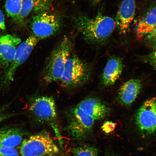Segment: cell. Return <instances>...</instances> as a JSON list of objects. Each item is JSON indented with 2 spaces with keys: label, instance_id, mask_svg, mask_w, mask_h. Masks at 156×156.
<instances>
[{
  "label": "cell",
  "instance_id": "30bf717a",
  "mask_svg": "<svg viewBox=\"0 0 156 156\" xmlns=\"http://www.w3.org/2000/svg\"><path fill=\"white\" fill-rule=\"evenodd\" d=\"M21 39L10 34L0 37V64L5 71L14 58Z\"/></svg>",
  "mask_w": 156,
  "mask_h": 156
},
{
  "label": "cell",
  "instance_id": "4fadbf2b",
  "mask_svg": "<svg viewBox=\"0 0 156 156\" xmlns=\"http://www.w3.org/2000/svg\"><path fill=\"white\" fill-rule=\"evenodd\" d=\"M142 87V84L140 80L131 79L126 82L119 90V102L124 106H130L136 100Z\"/></svg>",
  "mask_w": 156,
  "mask_h": 156
},
{
  "label": "cell",
  "instance_id": "ffe728a7",
  "mask_svg": "<svg viewBox=\"0 0 156 156\" xmlns=\"http://www.w3.org/2000/svg\"><path fill=\"white\" fill-rule=\"evenodd\" d=\"M142 38L147 44L153 47H156V25L151 32Z\"/></svg>",
  "mask_w": 156,
  "mask_h": 156
},
{
  "label": "cell",
  "instance_id": "484cf974",
  "mask_svg": "<svg viewBox=\"0 0 156 156\" xmlns=\"http://www.w3.org/2000/svg\"><path fill=\"white\" fill-rule=\"evenodd\" d=\"M102 0H91V2L93 5H96L100 3Z\"/></svg>",
  "mask_w": 156,
  "mask_h": 156
},
{
  "label": "cell",
  "instance_id": "d4e9b609",
  "mask_svg": "<svg viewBox=\"0 0 156 156\" xmlns=\"http://www.w3.org/2000/svg\"><path fill=\"white\" fill-rule=\"evenodd\" d=\"M14 115L15 114H6L0 111V123L6 119L9 118Z\"/></svg>",
  "mask_w": 156,
  "mask_h": 156
},
{
  "label": "cell",
  "instance_id": "5b68a950",
  "mask_svg": "<svg viewBox=\"0 0 156 156\" xmlns=\"http://www.w3.org/2000/svg\"><path fill=\"white\" fill-rule=\"evenodd\" d=\"M66 130L73 140H84L92 133L95 120L81 109L76 106L71 108L66 113Z\"/></svg>",
  "mask_w": 156,
  "mask_h": 156
},
{
  "label": "cell",
  "instance_id": "2e32d148",
  "mask_svg": "<svg viewBox=\"0 0 156 156\" xmlns=\"http://www.w3.org/2000/svg\"><path fill=\"white\" fill-rule=\"evenodd\" d=\"M123 65L121 58H112L108 60L102 75L103 85L110 87L115 83L122 73Z\"/></svg>",
  "mask_w": 156,
  "mask_h": 156
},
{
  "label": "cell",
  "instance_id": "cb8c5ba5",
  "mask_svg": "<svg viewBox=\"0 0 156 156\" xmlns=\"http://www.w3.org/2000/svg\"><path fill=\"white\" fill-rule=\"evenodd\" d=\"M0 30H5L4 15L0 9Z\"/></svg>",
  "mask_w": 156,
  "mask_h": 156
},
{
  "label": "cell",
  "instance_id": "52a82bcc",
  "mask_svg": "<svg viewBox=\"0 0 156 156\" xmlns=\"http://www.w3.org/2000/svg\"><path fill=\"white\" fill-rule=\"evenodd\" d=\"M40 41L34 35H32L29 37L25 41L19 44L12 62L5 71L3 75V83L5 87L9 86L11 82L13 80L17 70L28 59Z\"/></svg>",
  "mask_w": 156,
  "mask_h": 156
},
{
  "label": "cell",
  "instance_id": "d6986e66",
  "mask_svg": "<svg viewBox=\"0 0 156 156\" xmlns=\"http://www.w3.org/2000/svg\"><path fill=\"white\" fill-rule=\"evenodd\" d=\"M72 153L75 156H97L98 150L93 146L83 145L73 148Z\"/></svg>",
  "mask_w": 156,
  "mask_h": 156
},
{
  "label": "cell",
  "instance_id": "3957f363",
  "mask_svg": "<svg viewBox=\"0 0 156 156\" xmlns=\"http://www.w3.org/2000/svg\"><path fill=\"white\" fill-rule=\"evenodd\" d=\"M91 74L90 65L80 58L73 51L68 56L63 75L59 81L64 88L75 89L89 81Z\"/></svg>",
  "mask_w": 156,
  "mask_h": 156
},
{
  "label": "cell",
  "instance_id": "ac0fdd59",
  "mask_svg": "<svg viewBox=\"0 0 156 156\" xmlns=\"http://www.w3.org/2000/svg\"><path fill=\"white\" fill-rule=\"evenodd\" d=\"M23 0H6L5 7L8 17L18 22Z\"/></svg>",
  "mask_w": 156,
  "mask_h": 156
},
{
  "label": "cell",
  "instance_id": "6da1fadb",
  "mask_svg": "<svg viewBox=\"0 0 156 156\" xmlns=\"http://www.w3.org/2000/svg\"><path fill=\"white\" fill-rule=\"evenodd\" d=\"M75 26L82 34L84 39L92 44L102 43L108 39L116 27L112 17L99 12L95 17L80 15L75 19Z\"/></svg>",
  "mask_w": 156,
  "mask_h": 156
},
{
  "label": "cell",
  "instance_id": "8fae6325",
  "mask_svg": "<svg viewBox=\"0 0 156 156\" xmlns=\"http://www.w3.org/2000/svg\"><path fill=\"white\" fill-rule=\"evenodd\" d=\"M136 0H123L117 13L116 27L121 34H125L129 30L135 17Z\"/></svg>",
  "mask_w": 156,
  "mask_h": 156
},
{
  "label": "cell",
  "instance_id": "7c38bea8",
  "mask_svg": "<svg viewBox=\"0 0 156 156\" xmlns=\"http://www.w3.org/2000/svg\"><path fill=\"white\" fill-rule=\"evenodd\" d=\"M92 117L95 120H102L108 115L109 109L100 99L89 97L84 99L76 106Z\"/></svg>",
  "mask_w": 156,
  "mask_h": 156
},
{
  "label": "cell",
  "instance_id": "277c9868",
  "mask_svg": "<svg viewBox=\"0 0 156 156\" xmlns=\"http://www.w3.org/2000/svg\"><path fill=\"white\" fill-rule=\"evenodd\" d=\"M59 152L50 134L46 132L24 139L20 149L21 156H54Z\"/></svg>",
  "mask_w": 156,
  "mask_h": 156
},
{
  "label": "cell",
  "instance_id": "e0dca14e",
  "mask_svg": "<svg viewBox=\"0 0 156 156\" xmlns=\"http://www.w3.org/2000/svg\"><path fill=\"white\" fill-rule=\"evenodd\" d=\"M50 0H23L18 22H23L32 11H46L50 5Z\"/></svg>",
  "mask_w": 156,
  "mask_h": 156
},
{
  "label": "cell",
  "instance_id": "44dd1931",
  "mask_svg": "<svg viewBox=\"0 0 156 156\" xmlns=\"http://www.w3.org/2000/svg\"><path fill=\"white\" fill-rule=\"evenodd\" d=\"M0 156H19V154L15 148L0 146Z\"/></svg>",
  "mask_w": 156,
  "mask_h": 156
},
{
  "label": "cell",
  "instance_id": "ba28073f",
  "mask_svg": "<svg viewBox=\"0 0 156 156\" xmlns=\"http://www.w3.org/2000/svg\"><path fill=\"white\" fill-rule=\"evenodd\" d=\"M60 25L57 16L44 11L33 17L31 28L34 36L41 40L55 34Z\"/></svg>",
  "mask_w": 156,
  "mask_h": 156
},
{
  "label": "cell",
  "instance_id": "7402d4cb",
  "mask_svg": "<svg viewBox=\"0 0 156 156\" xmlns=\"http://www.w3.org/2000/svg\"><path fill=\"white\" fill-rule=\"evenodd\" d=\"M116 125V124L112 122L107 121L103 123L101 128L105 133H110L114 131Z\"/></svg>",
  "mask_w": 156,
  "mask_h": 156
},
{
  "label": "cell",
  "instance_id": "5bb4252c",
  "mask_svg": "<svg viewBox=\"0 0 156 156\" xmlns=\"http://www.w3.org/2000/svg\"><path fill=\"white\" fill-rule=\"evenodd\" d=\"M25 133L20 128L7 126L0 128V146L15 148L20 146Z\"/></svg>",
  "mask_w": 156,
  "mask_h": 156
},
{
  "label": "cell",
  "instance_id": "9c48e42d",
  "mask_svg": "<svg viewBox=\"0 0 156 156\" xmlns=\"http://www.w3.org/2000/svg\"><path fill=\"white\" fill-rule=\"evenodd\" d=\"M136 124L141 134L149 136L156 133V97L145 101L136 112Z\"/></svg>",
  "mask_w": 156,
  "mask_h": 156
},
{
  "label": "cell",
  "instance_id": "9a60e30c",
  "mask_svg": "<svg viewBox=\"0 0 156 156\" xmlns=\"http://www.w3.org/2000/svg\"><path fill=\"white\" fill-rule=\"evenodd\" d=\"M156 25V1L152 3L138 20L136 28L138 37L142 38Z\"/></svg>",
  "mask_w": 156,
  "mask_h": 156
},
{
  "label": "cell",
  "instance_id": "603a6c76",
  "mask_svg": "<svg viewBox=\"0 0 156 156\" xmlns=\"http://www.w3.org/2000/svg\"><path fill=\"white\" fill-rule=\"evenodd\" d=\"M145 61L156 70V50L152 52L146 58Z\"/></svg>",
  "mask_w": 156,
  "mask_h": 156
},
{
  "label": "cell",
  "instance_id": "8992f818",
  "mask_svg": "<svg viewBox=\"0 0 156 156\" xmlns=\"http://www.w3.org/2000/svg\"><path fill=\"white\" fill-rule=\"evenodd\" d=\"M29 110L38 121L53 124L57 119L55 100L52 96L36 95L29 99Z\"/></svg>",
  "mask_w": 156,
  "mask_h": 156
},
{
  "label": "cell",
  "instance_id": "7a4b0ae2",
  "mask_svg": "<svg viewBox=\"0 0 156 156\" xmlns=\"http://www.w3.org/2000/svg\"><path fill=\"white\" fill-rule=\"evenodd\" d=\"M73 46V40L66 37L55 47L46 60L42 72V78L45 83H50L61 79Z\"/></svg>",
  "mask_w": 156,
  "mask_h": 156
}]
</instances>
